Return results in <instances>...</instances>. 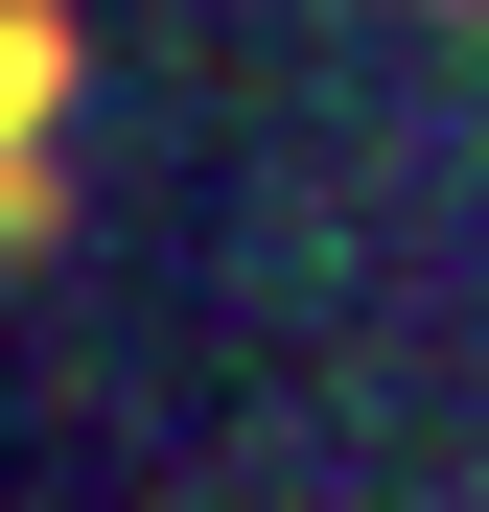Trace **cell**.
Listing matches in <instances>:
<instances>
[{
    "instance_id": "cell-1",
    "label": "cell",
    "mask_w": 489,
    "mask_h": 512,
    "mask_svg": "<svg viewBox=\"0 0 489 512\" xmlns=\"http://www.w3.org/2000/svg\"><path fill=\"white\" fill-rule=\"evenodd\" d=\"M47 70H70V47H47V0H0V140L47 117Z\"/></svg>"
}]
</instances>
